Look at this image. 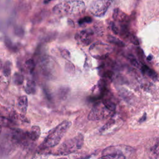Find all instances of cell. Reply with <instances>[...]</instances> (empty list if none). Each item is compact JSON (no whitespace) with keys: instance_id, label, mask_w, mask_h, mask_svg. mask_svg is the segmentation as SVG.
<instances>
[{"instance_id":"cell-33","label":"cell","mask_w":159,"mask_h":159,"mask_svg":"<svg viewBox=\"0 0 159 159\" xmlns=\"http://www.w3.org/2000/svg\"><path fill=\"white\" fill-rule=\"evenodd\" d=\"M152 58H153V56L152 55H150L149 56L147 57V60H148V61H152Z\"/></svg>"},{"instance_id":"cell-8","label":"cell","mask_w":159,"mask_h":159,"mask_svg":"<svg viewBox=\"0 0 159 159\" xmlns=\"http://www.w3.org/2000/svg\"><path fill=\"white\" fill-rule=\"evenodd\" d=\"M132 150L133 149L129 146H111L103 150L102 152V156L111 155V154H123L125 155L126 153H129V152H132Z\"/></svg>"},{"instance_id":"cell-9","label":"cell","mask_w":159,"mask_h":159,"mask_svg":"<svg viewBox=\"0 0 159 159\" xmlns=\"http://www.w3.org/2000/svg\"><path fill=\"white\" fill-rule=\"evenodd\" d=\"M41 128L37 126H34L31 128L30 131H27V134L29 139L32 142H35L37 141L40 135H41Z\"/></svg>"},{"instance_id":"cell-4","label":"cell","mask_w":159,"mask_h":159,"mask_svg":"<svg viewBox=\"0 0 159 159\" xmlns=\"http://www.w3.org/2000/svg\"><path fill=\"white\" fill-rule=\"evenodd\" d=\"M114 114V112L108 110L103 103H98L93 107L88 116V119L90 121H99L111 117Z\"/></svg>"},{"instance_id":"cell-17","label":"cell","mask_w":159,"mask_h":159,"mask_svg":"<svg viewBox=\"0 0 159 159\" xmlns=\"http://www.w3.org/2000/svg\"><path fill=\"white\" fill-rule=\"evenodd\" d=\"M11 67H12V64L9 61H6L3 65V73L5 77H9L11 75Z\"/></svg>"},{"instance_id":"cell-13","label":"cell","mask_w":159,"mask_h":159,"mask_svg":"<svg viewBox=\"0 0 159 159\" xmlns=\"http://www.w3.org/2000/svg\"><path fill=\"white\" fill-rule=\"evenodd\" d=\"M141 70L143 74L147 75L149 78H152L153 80H157L158 79L157 73L154 70H153L152 69H151L149 67H147V65H142V67Z\"/></svg>"},{"instance_id":"cell-19","label":"cell","mask_w":159,"mask_h":159,"mask_svg":"<svg viewBox=\"0 0 159 159\" xmlns=\"http://www.w3.org/2000/svg\"><path fill=\"white\" fill-rule=\"evenodd\" d=\"M25 68L27 70V71L29 73H32L34 70L35 69V64L34 61L33 59H29L25 62Z\"/></svg>"},{"instance_id":"cell-3","label":"cell","mask_w":159,"mask_h":159,"mask_svg":"<svg viewBox=\"0 0 159 159\" xmlns=\"http://www.w3.org/2000/svg\"><path fill=\"white\" fill-rule=\"evenodd\" d=\"M84 144V136L78 134L74 137L65 141L57 150L55 155L65 156L80 150Z\"/></svg>"},{"instance_id":"cell-16","label":"cell","mask_w":159,"mask_h":159,"mask_svg":"<svg viewBox=\"0 0 159 159\" xmlns=\"http://www.w3.org/2000/svg\"><path fill=\"white\" fill-rule=\"evenodd\" d=\"M108 40L110 43L115 44L117 46L124 47L125 46L124 43L122 41H121V40H119L118 38H117L114 36H113V35H108Z\"/></svg>"},{"instance_id":"cell-28","label":"cell","mask_w":159,"mask_h":159,"mask_svg":"<svg viewBox=\"0 0 159 159\" xmlns=\"http://www.w3.org/2000/svg\"><path fill=\"white\" fill-rule=\"evenodd\" d=\"M65 70L68 73H72L75 72V67L72 63H66Z\"/></svg>"},{"instance_id":"cell-7","label":"cell","mask_w":159,"mask_h":159,"mask_svg":"<svg viewBox=\"0 0 159 159\" xmlns=\"http://www.w3.org/2000/svg\"><path fill=\"white\" fill-rule=\"evenodd\" d=\"M12 138L13 141L22 146H28L29 144V142L31 141L28 136L27 131L24 132L21 129L14 130L13 132Z\"/></svg>"},{"instance_id":"cell-6","label":"cell","mask_w":159,"mask_h":159,"mask_svg":"<svg viewBox=\"0 0 159 159\" xmlns=\"http://www.w3.org/2000/svg\"><path fill=\"white\" fill-rule=\"evenodd\" d=\"M94 32L93 30L88 29L78 32L75 35V40L83 46H88L92 43V35Z\"/></svg>"},{"instance_id":"cell-10","label":"cell","mask_w":159,"mask_h":159,"mask_svg":"<svg viewBox=\"0 0 159 159\" xmlns=\"http://www.w3.org/2000/svg\"><path fill=\"white\" fill-rule=\"evenodd\" d=\"M28 106V99L26 95L19 96L17 99V108L21 113L26 114Z\"/></svg>"},{"instance_id":"cell-5","label":"cell","mask_w":159,"mask_h":159,"mask_svg":"<svg viewBox=\"0 0 159 159\" xmlns=\"http://www.w3.org/2000/svg\"><path fill=\"white\" fill-rule=\"evenodd\" d=\"M112 2L107 0H96L90 5V13L96 17H102L107 12Z\"/></svg>"},{"instance_id":"cell-1","label":"cell","mask_w":159,"mask_h":159,"mask_svg":"<svg viewBox=\"0 0 159 159\" xmlns=\"http://www.w3.org/2000/svg\"><path fill=\"white\" fill-rule=\"evenodd\" d=\"M71 124L70 121H64L50 131L39 149L41 150H45L57 146L70 129Z\"/></svg>"},{"instance_id":"cell-27","label":"cell","mask_w":159,"mask_h":159,"mask_svg":"<svg viewBox=\"0 0 159 159\" xmlns=\"http://www.w3.org/2000/svg\"><path fill=\"white\" fill-rule=\"evenodd\" d=\"M93 32H94L98 35H102L103 34V29L102 26L99 24H95L93 27Z\"/></svg>"},{"instance_id":"cell-31","label":"cell","mask_w":159,"mask_h":159,"mask_svg":"<svg viewBox=\"0 0 159 159\" xmlns=\"http://www.w3.org/2000/svg\"><path fill=\"white\" fill-rule=\"evenodd\" d=\"M146 118H147V114H146V113H144V115L142 116V117L140 119H139V123H143V122H144V121H146Z\"/></svg>"},{"instance_id":"cell-14","label":"cell","mask_w":159,"mask_h":159,"mask_svg":"<svg viewBox=\"0 0 159 159\" xmlns=\"http://www.w3.org/2000/svg\"><path fill=\"white\" fill-rule=\"evenodd\" d=\"M25 91L28 94H34L36 92V84L33 80H29L25 87Z\"/></svg>"},{"instance_id":"cell-32","label":"cell","mask_w":159,"mask_h":159,"mask_svg":"<svg viewBox=\"0 0 159 159\" xmlns=\"http://www.w3.org/2000/svg\"><path fill=\"white\" fill-rule=\"evenodd\" d=\"M3 67V62L2 61V60L0 59V70L2 69Z\"/></svg>"},{"instance_id":"cell-36","label":"cell","mask_w":159,"mask_h":159,"mask_svg":"<svg viewBox=\"0 0 159 159\" xmlns=\"http://www.w3.org/2000/svg\"></svg>"},{"instance_id":"cell-22","label":"cell","mask_w":159,"mask_h":159,"mask_svg":"<svg viewBox=\"0 0 159 159\" xmlns=\"http://www.w3.org/2000/svg\"><path fill=\"white\" fill-rule=\"evenodd\" d=\"M47 158H48V153L47 152H43V150L37 152L31 158V159H47Z\"/></svg>"},{"instance_id":"cell-34","label":"cell","mask_w":159,"mask_h":159,"mask_svg":"<svg viewBox=\"0 0 159 159\" xmlns=\"http://www.w3.org/2000/svg\"><path fill=\"white\" fill-rule=\"evenodd\" d=\"M2 131V126H0V134H1Z\"/></svg>"},{"instance_id":"cell-21","label":"cell","mask_w":159,"mask_h":159,"mask_svg":"<svg viewBox=\"0 0 159 159\" xmlns=\"http://www.w3.org/2000/svg\"><path fill=\"white\" fill-rule=\"evenodd\" d=\"M98 159H126V156L123 154H111L102 156Z\"/></svg>"},{"instance_id":"cell-26","label":"cell","mask_w":159,"mask_h":159,"mask_svg":"<svg viewBox=\"0 0 159 159\" xmlns=\"http://www.w3.org/2000/svg\"><path fill=\"white\" fill-rule=\"evenodd\" d=\"M92 22V19L90 16H86L79 20L78 23L80 25H83L85 24H88Z\"/></svg>"},{"instance_id":"cell-12","label":"cell","mask_w":159,"mask_h":159,"mask_svg":"<svg viewBox=\"0 0 159 159\" xmlns=\"http://www.w3.org/2000/svg\"><path fill=\"white\" fill-rule=\"evenodd\" d=\"M113 17L115 21L120 23H125L128 19L127 15L118 8L114 9Z\"/></svg>"},{"instance_id":"cell-11","label":"cell","mask_w":159,"mask_h":159,"mask_svg":"<svg viewBox=\"0 0 159 159\" xmlns=\"http://www.w3.org/2000/svg\"><path fill=\"white\" fill-rule=\"evenodd\" d=\"M159 155V138L155 141L149 150V157L150 159H157Z\"/></svg>"},{"instance_id":"cell-23","label":"cell","mask_w":159,"mask_h":159,"mask_svg":"<svg viewBox=\"0 0 159 159\" xmlns=\"http://www.w3.org/2000/svg\"><path fill=\"white\" fill-rule=\"evenodd\" d=\"M69 90L67 88H62L58 91V96L60 98L65 99L67 98Z\"/></svg>"},{"instance_id":"cell-29","label":"cell","mask_w":159,"mask_h":159,"mask_svg":"<svg viewBox=\"0 0 159 159\" xmlns=\"http://www.w3.org/2000/svg\"><path fill=\"white\" fill-rule=\"evenodd\" d=\"M61 55L62 56L67 59V60H69L70 58V54L69 52V51L68 50H66V49H63V50H61Z\"/></svg>"},{"instance_id":"cell-25","label":"cell","mask_w":159,"mask_h":159,"mask_svg":"<svg viewBox=\"0 0 159 159\" xmlns=\"http://www.w3.org/2000/svg\"><path fill=\"white\" fill-rule=\"evenodd\" d=\"M127 37L129 39V41H130L132 44H133L134 45H135V46H139V40H138L137 37L136 36H135L134 35L129 34V35H128Z\"/></svg>"},{"instance_id":"cell-2","label":"cell","mask_w":159,"mask_h":159,"mask_svg":"<svg viewBox=\"0 0 159 159\" xmlns=\"http://www.w3.org/2000/svg\"><path fill=\"white\" fill-rule=\"evenodd\" d=\"M85 4L82 1H65L53 8V12L59 16L78 15L85 11Z\"/></svg>"},{"instance_id":"cell-24","label":"cell","mask_w":159,"mask_h":159,"mask_svg":"<svg viewBox=\"0 0 159 159\" xmlns=\"http://www.w3.org/2000/svg\"><path fill=\"white\" fill-rule=\"evenodd\" d=\"M129 60H130V62H131V64L133 66H134L137 68L141 69V68L142 67V64L140 62H139L137 59H135L133 57H129Z\"/></svg>"},{"instance_id":"cell-30","label":"cell","mask_w":159,"mask_h":159,"mask_svg":"<svg viewBox=\"0 0 159 159\" xmlns=\"http://www.w3.org/2000/svg\"><path fill=\"white\" fill-rule=\"evenodd\" d=\"M110 26H111V30H112V31L113 32V33L114 34H119V29H118V28L116 26V24L114 23H113V22H111V23H110Z\"/></svg>"},{"instance_id":"cell-15","label":"cell","mask_w":159,"mask_h":159,"mask_svg":"<svg viewBox=\"0 0 159 159\" xmlns=\"http://www.w3.org/2000/svg\"><path fill=\"white\" fill-rule=\"evenodd\" d=\"M24 77L23 75L20 73H15L13 76V82L17 86L21 85L24 82Z\"/></svg>"},{"instance_id":"cell-20","label":"cell","mask_w":159,"mask_h":159,"mask_svg":"<svg viewBox=\"0 0 159 159\" xmlns=\"http://www.w3.org/2000/svg\"><path fill=\"white\" fill-rule=\"evenodd\" d=\"M116 121L115 120H114V119H110V120L107 123H106L105 125H104L102 128V129L100 130V132H105L111 129L114 126L116 125Z\"/></svg>"},{"instance_id":"cell-18","label":"cell","mask_w":159,"mask_h":159,"mask_svg":"<svg viewBox=\"0 0 159 159\" xmlns=\"http://www.w3.org/2000/svg\"><path fill=\"white\" fill-rule=\"evenodd\" d=\"M102 103L103 104V105L105 106L106 108H107L108 110L112 111V112H114L116 110V105L111 102L109 99H105L103 100Z\"/></svg>"},{"instance_id":"cell-35","label":"cell","mask_w":159,"mask_h":159,"mask_svg":"<svg viewBox=\"0 0 159 159\" xmlns=\"http://www.w3.org/2000/svg\"><path fill=\"white\" fill-rule=\"evenodd\" d=\"M58 159H67V158H65V157H62V158H58Z\"/></svg>"}]
</instances>
